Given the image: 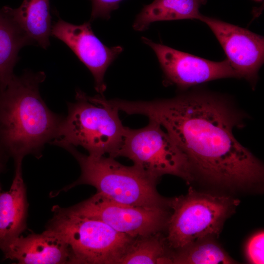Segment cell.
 Wrapping results in <instances>:
<instances>
[{"mask_svg": "<svg viewBox=\"0 0 264 264\" xmlns=\"http://www.w3.org/2000/svg\"><path fill=\"white\" fill-rule=\"evenodd\" d=\"M121 111L141 114L165 128L186 156L194 177L228 187L251 186L261 181V162L235 138L246 115L231 100L195 91L170 99L122 100Z\"/></svg>", "mask_w": 264, "mask_h": 264, "instance_id": "cell-1", "label": "cell"}, {"mask_svg": "<svg viewBox=\"0 0 264 264\" xmlns=\"http://www.w3.org/2000/svg\"><path fill=\"white\" fill-rule=\"evenodd\" d=\"M44 72L14 75L0 89V161L22 162L24 156H42L45 144L56 137L63 117L51 111L42 98L39 86Z\"/></svg>", "mask_w": 264, "mask_h": 264, "instance_id": "cell-2", "label": "cell"}, {"mask_svg": "<svg viewBox=\"0 0 264 264\" xmlns=\"http://www.w3.org/2000/svg\"><path fill=\"white\" fill-rule=\"evenodd\" d=\"M75 97L50 143L64 149L81 146L93 157H116L127 128L119 110L103 95L91 97L77 90Z\"/></svg>", "mask_w": 264, "mask_h": 264, "instance_id": "cell-3", "label": "cell"}, {"mask_svg": "<svg viewBox=\"0 0 264 264\" xmlns=\"http://www.w3.org/2000/svg\"><path fill=\"white\" fill-rule=\"evenodd\" d=\"M65 149L77 160L81 173L76 181L59 192L87 184L95 188L97 193L120 203L147 207L168 205V200L156 191L157 179L136 166H125L110 156L93 157L84 154L73 146Z\"/></svg>", "mask_w": 264, "mask_h": 264, "instance_id": "cell-4", "label": "cell"}, {"mask_svg": "<svg viewBox=\"0 0 264 264\" xmlns=\"http://www.w3.org/2000/svg\"><path fill=\"white\" fill-rule=\"evenodd\" d=\"M45 230L68 245L71 264H117L134 238L98 220L81 216L55 205Z\"/></svg>", "mask_w": 264, "mask_h": 264, "instance_id": "cell-5", "label": "cell"}, {"mask_svg": "<svg viewBox=\"0 0 264 264\" xmlns=\"http://www.w3.org/2000/svg\"><path fill=\"white\" fill-rule=\"evenodd\" d=\"M239 200L191 189L185 196L168 200L173 213L168 219L169 247L180 250L198 241L218 235Z\"/></svg>", "mask_w": 264, "mask_h": 264, "instance_id": "cell-6", "label": "cell"}, {"mask_svg": "<svg viewBox=\"0 0 264 264\" xmlns=\"http://www.w3.org/2000/svg\"><path fill=\"white\" fill-rule=\"evenodd\" d=\"M118 156L128 158L134 165L156 179L167 174L187 181L194 178L185 155L162 126L152 119L144 128H127Z\"/></svg>", "mask_w": 264, "mask_h": 264, "instance_id": "cell-7", "label": "cell"}, {"mask_svg": "<svg viewBox=\"0 0 264 264\" xmlns=\"http://www.w3.org/2000/svg\"><path fill=\"white\" fill-rule=\"evenodd\" d=\"M67 209L78 215L101 220L133 238L159 232L166 226L169 218L164 207L124 204L97 192Z\"/></svg>", "mask_w": 264, "mask_h": 264, "instance_id": "cell-8", "label": "cell"}, {"mask_svg": "<svg viewBox=\"0 0 264 264\" xmlns=\"http://www.w3.org/2000/svg\"><path fill=\"white\" fill-rule=\"evenodd\" d=\"M154 52L168 82L182 89L209 81L239 75L227 59L220 62L205 59L142 37Z\"/></svg>", "mask_w": 264, "mask_h": 264, "instance_id": "cell-9", "label": "cell"}, {"mask_svg": "<svg viewBox=\"0 0 264 264\" xmlns=\"http://www.w3.org/2000/svg\"><path fill=\"white\" fill-rule=\"evenodd\" d=\"M213 32L239 78L254 87L264 63V38L249 30L201 15L199 19Z\"/></svg>", "mask_w": 264, "mask_h": 264, "instance_id": "cell-10", "label": "cell"}, {"mask_svg": "<svg viewBox=\"0 0 264 264\" xmlns=\"http://www.w3.org/2000/svg\"><path fill=\"white\" fill-rule=\"evenodd\" d=\"M51 36L67 45L92 73L95 88L102 95L106 89L104 76L108 67L123 51L120 45L109 47L93 32L90 22L75 25L59 18Z\"/></svg>", "mask_w": 264, "mask_h": 264, "instance_id": "cell-11", "label": "cell"}, {"mask_svg": "<svg viewBox=\"0 0 264 264\" xmlns=\"http://www.w3.org/2000/svg\"><path fill=\"white\" fill-rule=\"evenodd\" d=\"M2 252L5 259L19 264H71V253L67 244L58 236L46 230L41 234L21 235Z\"/></svg>", "mask_w": 264, "mask_h": 264, "instance_id": "cell-12", "label": "cell"}, {"mask_svg": "<svg viewBox=\"0 0 264 264\" xmlns=\"http://www.w3.org/2000/svg\"><path fill=\"white\" fill-rule=\"evenodd\" d=\"M15 175L9 190L0 191V249L2 251L26 228L28 203L22 162L15 164Z\"/></svg>", "mask_w": 264, "mask_h": 264, "instance_id": "cell-13", "label": "cell"}, {"mask_svg": "<svg viewBox=\"0 0 264 264\" xmlns=\"http://www.w3.org/2000/svg\"><path fill=\"white\" fill-rule=\"evenodd\" d=\"M2 8L33 44L44 49L48 47L52 27L49 0H23L17 8Z\"/></svg>", "mask_w": 264, "mask_h": 264, "instance_id": "cell-14", "label": "cell"}, {"mask_svg": "<svg viewBox=\"0 0 264 264\" xmlns=\"http://www.w3.org/2000/svg\"><path fill=\"white\" fill-rule=\"evenodd\" d=\"M207 0H154L145 5L133 23L134 30L142 31L155 22L182 19L198 20L200 7Z\"/></svg>", "mask_w": 264, "mask_h": 264, "instance_id": "cell-15", "label": "cell"}, {"mask_svg": "<svg viewBox=\"0 0 264 264\" xmlns=\"http://www.w3.org/2000/svg\"><path fill=\"white\" fill-rule=\"evenodd\" d=\"M33 44L3 8L0 9V89L14 76L13 69L22 48Z\"/></svg>", "mask_w": 264, "mask_h": 264, "instance_id": "cell-16", "label": "cell"}, {"mask_svg": "<svg viewBox=\"0 0 264 264\" xmlns=\"http://www.w3.org/2000/svg\"><path fill=\"white\" fill-rule=\"evenodd\" d=\"M165 239L159 232L133 239L117 264H172Z\"/></svg>", "mask_w": 264, "mask_h": 264, "instance_id": "cell-17", "label": "cell"}, {"mask_svg": "<svg viewBox=\"0 0 264 264\" xmlns=\"http://www.w3.org/2000/svg\"><path fill=\"white\" fill-rule=\"evenodd\" d=\"M204 239L178 250L172 255V264H233L234 261L216 242Z\"/></svg>", "mask_w": 264, "mask_h": 264, "instance_id": "cell-18", "label": "cell"}, {"mask_svg": "<svg viewBox=\"0 0 264 264\" xmlns=\"http://www.w3.org/2000/svg\"><path fill=\"white\" fill-rule=\"evenodd\" d=\"M264 231L256 233L249 239L245 246V254L250 263L264 264Z\"/></svg>", "mask_w": 264, "mask_h": 264, "instance_id": "cell-19", "label": "cell"}, {"mask_svg": "<svg viewBox=\"0 0 264 264\" xmlns=\"http://www.w3.org/2000/svg\"><path fill=\"white\" fill-rule=\"evenodd\" d=\"M122 0H91L92 11L90 20L97 18L108 19L111 12L118 8Z\"/></svg>", "mask_w": 264, "mask_h": 264, "instance_id": "cell-20", "label": "cell"}, {"mask_svg": "<svg viewBox=\"0 0 264 264\" xmlns=\"http://www.w3.org/2000/svg\"><path fill=\"white\" fill-rule=\"evenodd\" d=\"M4 167L2 162L0 161V174L4 170ZM2 191L1 185L0 182V191Z\"/></svg>", "mask_w": 264, "mask_h": 264, "instance_id": "cell-21", "label": "cell"}, {"mask_svg": "<svg viewBox=\"0 0 264 264\" xmlns=\"http://www.w3.org/2000/svg\"><path fill=\"white\" fill-rule=\"evenodd\" d=\"M253 0L257 2H261V1H262L263 0Z\"/></svg>", "mask_w": 264, "mask_h": 264, "instance_id": "cell-22", "label": "cell"}]
</instances>
